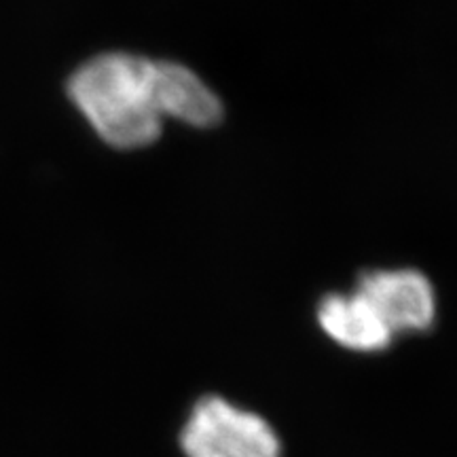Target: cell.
<instances>
[{"label":"cell","mask_w":457,"mask_h":457,"mask_svg":"<svg viewBox=\"0 0 457 457\" xmlns=\"http://www.w3.org/2000/svg\"><path fill=\"white\" fill-rule=\"evenodd\" d=\"M153 60L123 51L102 54L72 74L68 94L106 145L134 151L162 136L153 102Z\"/></svg>","instance_id":"6da1fadb"},{"label":"cell","mask_w":457,"mask_h":457,"mask_svg":"<svg viewBox=\"0 0 457 457\" xmlns=\"http://www.w3.org/2000/svg\"><path fill=\"white\" fill-rule=\"evenodd\" d=\"M187 457H279L282 445L261 415L208 396L193 407L180 434Z\"/></svg>","instance_id":"7a4b0ae2"},{"label":"cell","mask_w":457,"mask_h":457,"mask_svg":"<svg viewBox=\"0 0 457 457\" xmlns=\"http://www.w3.org/2000/svg\"><path fill=\"white\" fill-rule=\"evenodd\" d=\"M392 335L424 333L436 320V295L424 273L413 270L369 271L358 288Z\"/></svg>","instance_id":"3957f363"},{"label":"cell","mask_w":457,"mask_h":457,"mask_svg":"<svg viewBox=\"0 0 457 457\" xmlns=\"http://www.w3.org/2000/svg\"><path fill=\"white\" fill-rule=\"evenodd\" d=\"M151 87L162 119H176L191 128H212L222 119L219 96L191 68L176 62H153Z\"/></svg>","instance_id":"277c9868"},{"label":"cell","mask_w":457,"mask_h":457,"mask_svg":"<svg viewBox=\"0 0 457 457\" xmlns=\"http://www.w3.org/2000/svg\"><path fill=\"white\" fill-rule=\"evenodd\" d=\"M318 322L330 339L352 352H381L390 347L394 339L360 293L324 296L318 305Z\"/></svg>","instance_id":"5b68a950"}]
</instances>
